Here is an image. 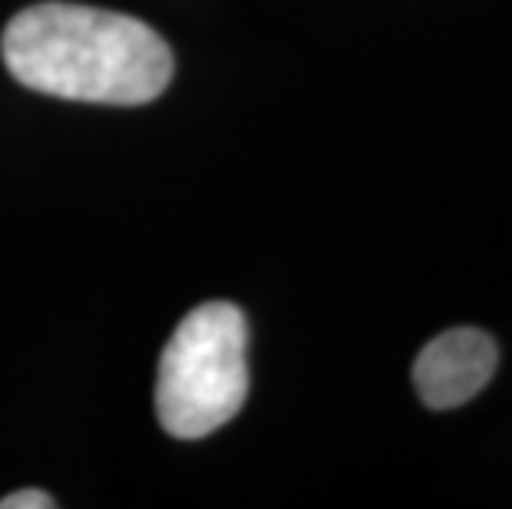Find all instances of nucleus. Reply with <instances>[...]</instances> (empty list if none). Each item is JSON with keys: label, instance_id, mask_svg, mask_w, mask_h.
<instances>
[{"label": "nucleus", "instance_id": "1", "mask_svg": "<svg viewBox=\"0 0 512 509\" xmlns=\"http://www.w3.org/2000/svg\"><path fill=\"white\" fill-rule=\"evenodd\" d=\"M10 77L76 103L143 106L172 80V50L143 20L83 4L27 7L0 40Z\"/></svg>", "mask_w": 512, "mask_h": 509}, {"label": "nucleus", "instance_id": "4", "mask_svg": "<svg viewBox=\"0 0 512 509\" xmlns=\"http://www.w3.org/2000/svg\"><path fill=\"white\" fill-rule=\"evenodd\" d=\"M57 500L43 490H17L0 500V509H53Z\"/></svg>", "mask_w": 512, "mask_h": 509}, {"label": "nucleus", "instance_id": "3", "mask_svg": "<svg viewBox=\"0 0 512 509\" xmlns=\"http://www.w3.org/2000/svg\"><path fill=\"white\" fill-rule=\"evenodd\" d=\"M499 367V348L486 331L453 328L433 338L417 354L413 387L433 410H453L473 400L493 381Z\"/></svg>", "mask_w": 512, "mask_h": 509}, {"label": "nucleus", "instance_id": "2", "mask_svg": "<svg viewBox=\"0 0 512 509\" xmlns=\"http://www.w3.org/2000/svg\"><path fill=\"white\" fill-rule=\"evenodd\" d=\"M248 397V324L228 301L192 308L172 331L156 374V417L179 440L225 427Z\"/></svg>", "mask_w": 512, "mask_h": 509}]
</instances>
